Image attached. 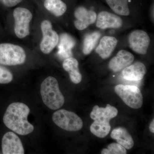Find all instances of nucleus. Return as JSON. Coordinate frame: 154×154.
<instances>
[{
    "label": "nucleus",
    "instance_id": "f257e3e1",
    "mask_svg": "<svg viewBox=\"0 0 154 154\" xmlns=\"http://www.w3.org/2000/svg\"><path fill=\"white\" fill-rule=\"evenodd\" d=\"M30 110L27 105L21 102H14L9 105L3 116L7 127L21 135L30 134L34 126L28 121Z\"/></svg>",
    "mask_w": 154,
    "mask_h": 154
},
{
    "label": "nucleus",
    "instance_id": "f03ea898",
    "mask_svg": "<svg viewBox=\"0 0 154 154\" xmlns=\"http://www.w3.org/2000/svg\"><path fill=\"white\" fill-rule=\"evenodd\" d=\"M40 93L45 105L51 110L59 109L64 104V97L60 90L57 80L54 77L49 76L43 81Z\"/></svg>",
    "mask_w": 154,
    "mask_h": 154
},
{
    "label": "nucleus",
    "instance_id": "7ed1b4c3",
    "mask_svg": "<svg viewBox=\"0 0 154 154\" xmlns=\"http://www.w3.org/2000/svg\"><path fill=\"white\" fill-rule=\"evenodd\" d=\"M26 53L19 45L11 43L0 44V64L6 66L22 64L26 60Z\"/></svg>",
    "mask_w": 154,
    "mask_h": 154
},
{
    "label": "nucleus",
    "instance_id": "20e7f679",
    "mask_svg": "<svg viewBox=\"0 0 154 154\" xmlns=\"http://www.w3.org/2000/svg\"><path fill=\"white\" fill-rule=\"evenodd\" d=\"M52 120L58 126L67 131H78L83 126L82 120L76 114L64 109L54 112Z\"/></svg>",
    "mask_w": 154,
    "mask_h": 154
},
{
    "label": "nucleus",
    "instance_id": "39448f33",
    "mask_svg": "<svg viewBox=\"0 0 154 154\" xmlns=\"http://www.w3.org/2000/svg\"><path fill=\"white\" fill-rule=\"evenodd\" d=\"M114 90L116 93L129 107L133 109H139L142 106V94L136 86L119 85L116 86Z\"/></svg>",
    "mask_w": 154,
    "mask_h": 154
},
{
    "label": "nucleus",
    "instance_id": "423d86ee",
    "mask_svg": "<svg viewBox=\"0 0 154 154\" xmlns=\"http://www.w3.org/2000/svg\"><path fill=\"white\" fill-rule=\"evenodd\" d=\"M13 15L16 36L20 38H25L30 33L29 24L33 17L32 14L27 9L18 8L14 10Z\"/></svg>",
    "mask_w": 154,
    "mask_h": 154
},
{
    "label": "nucleus",
    "instance_id": "0eeeda50",
    "mask_svg": "<svg viewBox=\"0 0 154 154\" xmlns=\"http://www.w3.org/2000/svg\"><path fill=\"white\" fill-rule=\"evenodd\" d=\"M43 38L40 44L42 52L48 54L57 45L59 40L58 35L53 30L51 22L45 20L42 22L41 25Z\"/></svg>",
    "mask_w": 154,
    "mask_h": 154
},
{
    "label": "nucleus",
    "instance_id": "6e6552de",
    "mask_svg": "<svg viewBox=\"0 0 154 154\" xmlns=\"http://www.w3.org/2000/svg\"><path fill=\"white\" fill-rule=\"evenodd\" d=\"M150 41L147 33L142 30H134L128 36L130 48L135 52L143 55L146 54Z\"/></svg>",
    "mask_w": 154,
    "mask_h": 154
},
{
    "label": "nucleus",
    "instance_id": "1a4fd4ad",
    "mask_svg": "<svg viewBox=\"0 0 154 154\" xmlns=\"http://www.w3.org/2000/svg\"><path fill=\"white\" fill-rule=\"evenodd\" d=\"M2 150L4 154H24L25 150L21 140L13 132L6 133L2 139Z\"/></svg>",
    "mask_w": 154,
    "mask_h": 154
},
{
    "label": "nucleus",
    "instance_id": "9d476101",
    "mask_svg": "<svg viewBox=\"0 0 154 154\" xmlns=\"http://www.w3.org/2000/svg\"><path fill=\"white\" fill-rule=\"evenodd\" d=\"M76 20L74 22L75 27L78 30H85L90 25L95 23L97 14L94 11L88 10L84 7H79L75 11Z\"/></svg>",
    "mask_w": 154,
    "mask_h": 154
},
{
    "label": "nucleus",
    "instance_id": "9b49d317",
    "mask_svg": "<svg viewBox=\"0 0 154 154\" xmlns=\"http://www.w3.org/2000/svg\"><path fill=\"white\" fill-rule=\"evenodd\" d=\"M134 59V56L131 53L121 50L110 60L108 67L113 72L120 71L130 65Z\"/></svg>",
    "mask_w": 154,
    "mask_h": 154
},
{
    "label": "nucleus",
    "instance_id": "f8f14e48",
    "mask_svg": "<svg viewBox=\"0 0 154 154\" xmlns=\"http://www.w3.org/2000/svg\"><path fill=\"white\" fill-rule=\"evenodd\" d=\"M96 20V26L102 29L118 28L122 25V20L120 17L106 11L99 13Z\"/></svg>",
    "mask_w": 154,
    "mask_h": 154
},
{
    "label": "nucleus",
    "instance_id": "ddd939ff",
    "mask_svg": "<svg viewBox=\"0 0 154 154\" xmlns=\"http://www.w3.org/2000/svg\"><path fill=\"white\" fill-rule=\"evenodd\" d=\"M118 110L115 107L107 104L106 107H100L96 105L91 112V118L94 121L110 122V119L117 116Z\"/></svg>",
    "mask_w": 154,
    "mask_h": 154
},
{
    "label": "nucleus",
    "instance_id": "4468645a",
    "mask_svg": "<svg viewBox=\"0 0 154 154\" xmlns=\"http://www.w3.org/2000/svg\"><path fill=\"white\" fill-rule=\"evenodd\" d=\"M146 72V66L142 63L137 62L122 70V76L125 80L137 82L143 79Z\"/></svg>",
    "mask_w": 154,
    "mask_h": 154
},
{
    "label": "nucleus",
    "instance_id": "2eb2a0df",
    "mask_svg": "<svg viewBox=\"0 0 154 154\" xmlns=\"http://www.w3.org/2000/svg\"><path fill=\"white\" fill-rule=\"evenodd\" d=\"M118 43L117 39L110 36H104L100 40L96 49V52L101 58L105 59L109 57Z\"/></svg>",
    "mask_w": 154,
    "mask_h": 154
},
{
    "label": "nucleus",
    "instance_id": "dca6fc26",
    "mask_svg": "<svg viewBox=\"0 0 154 154\" xmlns=\"http://www.w3.org/2000/svg\"><path fill=\"white\" fill-rule=\"evenodd\" d=\"M111 137L127 149H130L134 145L132 137L124 128L118 127L113 129L111 132Z\"/></svg>",
    "mask_w": 154,
    "mask_h": 154
},
{
    "label": "nucleus",
    "instance_id": "f3484780",
    "mask_svg": "<svg viewBox=\"0 0 154 154\" xmlns=\"http://www.w3.org/2000/svg\"><path fill=\"white\" fill-rule=\"evenodd\" d=\"M63 67L69 75L70 79L73 83L77 84L81 82L82 75L79 68V62L74 57H69L63 61Z\"/></svg>",
    "mask_w": 154,
    "mask_h": 154
},
{
    "label": "nucleus",
    "instance_id": "a211bd4d",
    "mask_svg": "<svg viewBox=\"0 0 154 154\" xmlns=\"http://www.w3.org/2000/svg\"><path fill=\"white\" fill-rule=\"evenodd\" d=\"M73 40L70 36L66 34H62L60 37V42L59 45V55L63 58L71 57V49L73 47Z\"/></svg>",
    "mask_w": 154,
    "mask_h": 154
},
{
    "label": "nucleus",
    "instance_id": "6ab92c4d",
    "mask_svg": "<svg viewBox=\"0 0 154 154\" xmlns=\"http://www.w3.org/2000/svg\"><path fill=\"white\" fill-rule=\"evenodd\" d=\"M45 8L57 17L62 16L66 12L67 6L61 0H45Z\"/></svg>",
    "mask_w": 154,
    "mask_h": 154
},
{
    "label": "nucleus",
    "instance_id": "aec40b11",
    "mask_svg": "<svg viewBox=\"0 0 154 154\" xmlns=\"http://www.w3.org/2000/svg\"><path fill=\"white\" fill-rule=\"evenodd\" d=\"M105 1L116 14L123 16L129 15L128 0H105Z\"/></svg>",
    "mask_w": 154,
    "mask_h": 154
},
{
    "label": "nucleus",
    "instance_id": "412c9836",
    "mask_svg": "<svg viewBox=\"0 0 154 154\" xmlns=\"http://www.w3.org/2000/svg\"><path fill=\"white\" fill-rule=\"evenodd\" d=\"M111 130L110 122L94 121L90 127L91 132L101 138L107 136Z\"/></svg>",
    "mask_w": 154,
    "mask_h": 154
},
{
    "label": "nucleus",
    "instance_id": "4be33fe9",
    "mask_svg": "<svg viewBox=\"0 0 154 154\" xmlns=\"http://www.w3.org/2000/svg\"><path fill=\"white\" fill-rule=\"evenodd\" d=\"M101 33L98 32H94L88 34L85 37L83 46V52L85 55L91 54L94 50L99 38Z\"/></svg>",
    "mask_w": 154,
    "mask_h": 154
},
{
    "label": "nucleus",
    "instance_id": "5701e85b",
    "mask_svg": "<svg viewBox=\"0 0 154 154\" xmlns=\"http://www.w3.org/2000/svg\"><path fill=\"white\" fill-rule=\"evenodd\" d=\"M13 79V75L11 72L6 68L0 66V84H8Z\"/></svg>",
    "mask_w": 154,
    "mask_h": 154
},
{
    "label": "nucleus",
    "instance_id": "b1692460",
    "mask_svg": "<svg viewBox=\"0 0 154 154\" xmlns=\"http://www.w3.org/2000/svg\"><path fill=\"white\" fill-rule=\"evenodd\" d=\"M108 154H126V149L118 143H112L107 146Z\"/></svg>",
    "mask_w": 154,
    "mask_h": 154
},
{
    "label": "nucleus",
    "instance_id": "393cba45",
    "mask_svg": "<svg viewBox=\"0 0 154 154\" xmlns=\"http://www.w3.org/2000/svg\"><path fill=\"white\" fill-rule=\"evenodd\" d=\"M22 0H2L4 5L8 7H13L17 5Z\"/></svg>",
    "mask_w": 154,
    "mask_h": 154
},
{
    "label": "nucleus",
    "instance_id": "a878e982",
    "mask_svg": "<svg viewBox=\"0 0 154 154\" xmlns=\"http://www.w3.org/2000/svg\"><path fill=\"white\" fill-rule=\"evenodd\" d=\"M149 130L151 132L154 133V119H153L152 121L151 122L149 125Z\"/></svg>",
    "mask_w": 154,
    "mask_h": 154
}]
</instances>
